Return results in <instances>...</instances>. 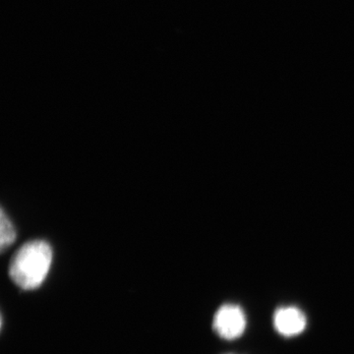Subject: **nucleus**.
Masks as SVG:
<instances>
[{"label":"nucleus","mask_w":354,"mask_h":354,"mask_svg":"<svg viewBox=\"0 0 354 354\" xmlns=\"http://www.w3.org/2000/svg\"><path fill=\"white\" fill-rule=\"evenodd\" d=\"M306 317L297 307H283L274 314V326L279 334L293 337L304 332L306 327Z\"/></svg>","instance_id":"3"},{"label":"nucleus","mask_w":354,"mask_h":354,"mask_svg":"<svg viewBox=\"0 0 354 354\" xmlns=\"http://www.w3.org/2000/svg\"><path fill=\"white\" fill-rule=\"evenodd\" d=\"M16 230L12 221L6 216L4 209H1V218H0V246L4 251L10 247L16 241Z\"/></svg>","instance_id":"4"},{"label":"nucleus","mask_w":354,"mask_h":354,"mask_svg":"<svg viewBox=\"0 0 354 354\" xmlns=\"http://www.w3.org/2000/svg\"><path fill=\"white\" fill-rule=\"evenodd\" d=\"M53 262V249L44 241L24 244L10 263L11 279L23 290H35L44 283Z\"/></svg>","instance_id":"1"},{"label":"nucleus","mask_w":354,"mask_h":354,"mask_svg":"<svg viewBox=\"0 0 354 354\" xmlns=\"http://www.w3.org/2000/svg\"><path fill=\"white\" fill-rule=\"evenodd\" d=\"M245 328V315L237 305H223L214 318V329L225 339H237L243 334Z\"/></svg>","instance_id":"2"}]
</instances>
